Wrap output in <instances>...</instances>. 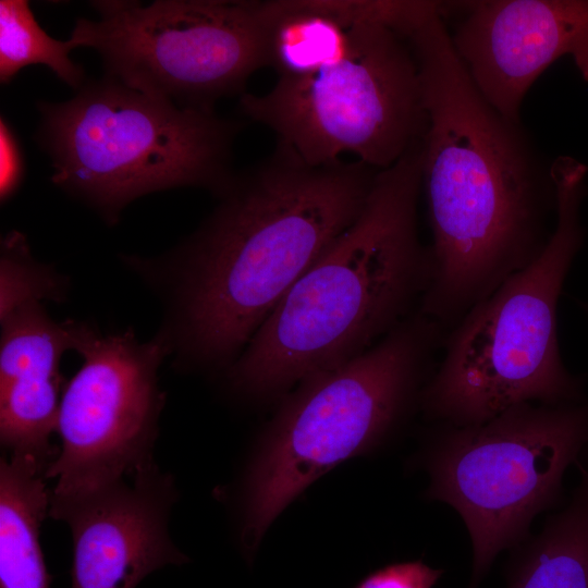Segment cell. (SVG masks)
I'll return each mask as SVG.
<instances>
[{
	"mask_svg": "<svg viewBox=\"0 0 588 588\" xmlns=\"http://www.w3.org/2000/svg\"><path fill=\"white\" fill-rule=\"evenodd\" d=\"M175 499L173 479L150 460L118 482L50 511L71 528V588H136L161 567L187 563L168 530Z\"/></svg>",
	"mask_w": 588,
	"mask_h": 588,
	"instance_id": "12",
	"label": "cell"
},
{
	"mask_svg": "<svg viewBox=\"0 0 588 588\" xmlns=\"http://www.w3.org/2000/svg\"><path fill=\"white\" fill-rule=\"evenodd\" d=\"M78 322H56L39 302L1 319L0 438L9 452L51 464L50 436L60 409V362L74 350Z\"/></svg>",
	"mask_w": 588,
	"mask_h": 588,
	"instance_id": "13",
	"label": "cell"
},
{
	"mask_svg": "<svg viewBox=\"0 0 588 588\" xmlns=\"http://www.w3.org/2000/svg\"><path fill=\"white\" fill-rule=\"evenodd\" d=\"M48 465L10 452L0 462V588H50L40 526L50 509Z\"/></svg>",
	"mask_w": 588,
	"mask_h": 588,
	"instance_id": "14",
	"label": "cell"
},
{
	"mask_svg": "<svg viewBox=\"0 0 588 588\" xmlns=\"http://www.w3.org/2000/svg\"><path fill=\"white\" fill-rule=\"evenodd\" d=\"M439 8L408 37L427 118L421 187L432 233L419 311L452 329L540 256L554 230L556 192L552 162L522 122L506 119L478 90Z\"/></svg>",
	"mask_w": 588,
	"mask_h": 588,
	"instance_id": "1",
	"label": "cell"
},
{
	"mask_svg": "<svg viewBox=\"0 0 588 588\" xmlns=\"http://www.w3.org/2000/svg\"><path fill=\"white\" fill-rule=\"evenodd\" d=\"M37 107L36 138L51 181L109 223L140 196L187 186L216 195L234 173L242 125L215 111L183 108L106 75L68 101Z\"/></svg>",
	"mask_w": 588,
	"mask_h": 588,
	"instance_id": "6",
	"label": "cell"
},
{
	"mask_svg": "<svg viewBox=\"0 0 588 588\" xmlns=\"http://www.w3.org/2000/svg\"><path fill=\"white\" fill-rule=\"evenodd\" d=\"M441 328L420 311L380 342L289 392L261 432L241 490V543L253 558L266 530L308 486L380 446L421 393Z\"/></svg>",
	"mask_w": 588,
	"mask_h": 588,
	"instance_id": "5",
	"label": "cell"
},
{
	"mask_svg": "<svg viewBox=\"0 0 588 588\" xmlns=\"http://www.w3.org/2000/svg\"><path fill=\"white\" fill-rule=\"evenodd\" d=\"M385 13L384 0H360L340 52L309 73L278 77L264 95L244 93L242 113L311 166L344 152L377 170L393 166L422 139L427 118L413 47Z\"/></svg>",
	"mask_w": 588,
	"mask_h": 588,
	"instance_id": "7",
	"label": "cell"
},
{
	"mask_svg": "<svg viewBox=\"0 0 588 588\" xmlns=\"http://www.w3.org/2000/svg\"><path fill=\"white\" fill-rule=\"evenodd\" d=\"M585 306V310L588 313V305H584Z\"/></svg>",
	"mask_w": 588,
	"mask_h": 588,
	"instance_id": "20",
	"label": "cell"
},
{
	"mask_svg": "<svg viewBox=\"0 0 588 588\" xmlns=\"http://www.w3.org/2000/svg\"><path fill=\"white\" fill-rule=\"evenodd\" d=\"M0 197L5 201L19 188L24 169L19 144L3 118L0 122Z\"/></svg>",
	"mask_w": 588,
	"mask_h": 588,
	"instance_id": "19",
	"label": "cell"
},
{
	"mask_svg": "<svg viewBox=\"0 0 588 588\" xmlns=\"http://www.w3.org/2000/svg\"><path fill=\"white\" fill-rule=\"evenodd\" d=\"M442 575L420 560L402 562L371 573L355 588H433Z\"/></svg>",
	"mask_w": 588,
	"mask_h": 588,
	"instance_id": "18",
	"label": "cell"
},
{
	"mask_svg": "<svg viewBox=\"0 0 588 588\" xmlns=\"http://www.w3.org/2000/svg\"><path fill=\"white\" fill-rule=\"evenodd\" d=\"M556 222L546 248L476 304L444 341V356L419 405L440 424L483 422L523 404L584 401L580 378L561 358L558 301L581 247L580 205L588 168L560 156L551 166Z\"/></svg>",
	"mask_w": 588,
	"mask_h": 588,
	"instance_id": "4",
	"label": "cell"
},
{
	"mask_svg": "<svg viewBox=\"0 0 588 588\" xmlns=\"http://www.w3.org/2000/svg\"><path fill=\"white\" fill-rule=\"evenodd\" d=\"M70 39L96 50L105 75L183 108L215 111L267 66L264 1L90 2Z\"/></svg>",
	"mask_w": 588,
	"mask_h": 588,
	"instance_id": "9",
	"label": "cell"
},
{
	"mask_svg": "<svg viewBox=\"0 0 588 588\" xmlns=\"http://www.w3.org/2000/svg\"><path fill=\"white\" fill-rule=\"evenodd\" d=\"M588 451V400L523 403L476 425L440 424L420 462L426 498L452 506L471 541L468 588L493 561L530 537V525L563 499L567 468Z\"/></svg>",
	"mask_w": 588,
	"mask_h": 588,
	"instance_id": "8",
	"label": "cell"
},
{
	"mask_svg": "<svg viewBox=\"0 0 588 588\" xmlns=\"http://www.w3.org/2000/svg\"><path fill=\"white\" fill-rule=\"evenodd\" d=\"M379 170L307 163L278 142L234 172L198 229L162 259L176 363L226 370L274 307L362 212Z\"/></svg>",
	"mask_w": 588,
	"mask_h": 588,
	"instance_id": "2",
	"label": "cell"
},
{
	"mask_svg": "<svg viewBox=\"0 0 588 588\" xmlns=\"http://www.w3.org/2000/svg\"><path fill=\"white\" fill-rule=\"evenodd\" d=\"M453 48L474 84L502 115L522 122L536 79L571 57L588 82V0L441 1Z\"/></svg>",
	"mask_w": 588,
	"mask_h": 588,
	"instance_id": "11",
	"label": "cell"
},
{
	"mask_svg": "<svg viewBox=\"0 0 588 588\" xmlns=\"http://www.w3.org/2000/svg\"><path fill=\"white\" fill-rule=\"evenodd\" d=\"M74 350L83 364L61 395V450L46 473L57 480L49 511L102 490L152 460L163 405L157 373L171 353L162 334L143 343L132 331L103 335L83 323Z\"/></svg>",
	"mask_w": 588,
	"mask_h": 588,
	"instance_id": "10",
	"label": "cell"
},
{
	"mask_svg": "<svg viewBox=\"0 0 588 588\" xmlns=\"http://www.w3.org/2000/svg\"><path fill=\"white\" fill-rule=\"evenodd\" d=\"M0 284L1 319L27 303L64 299L68 285L63 275L34 259L24 234L17 231L1 241Z\"/></svg>",
	"mask_w": 588,
	"mask_h": 588,
	"instance_id": "17",
	"label": "cell"
},
{
	"mask_svg": "<svg viewBox=\"0 0 588 588\" xmlns=\"http://www.w3.org/2000/svg\"><path fill=\"white\" fill-rule=\"evenodd\" d=\"M422 139L379 170L356 220L293 284L225 370L247 399L286 395L363 354L402 323L431 277L418 236Z\"/></svg>",
	"mask_w": 588,
	"mask_h": 588,
	"instance_id": "3",
	"label": "cell"
},
{
	"mask_svg": "<svg viewBox=\"0 0 588 588\" xmlns=\"http://www.w3.org/2000/svg\"><path fill=\"white\" fill-rule=\"evenodd\" d=\"M576 466L580 477L568 503L510 550L505 588H588V462Z\"/></svg>",
	"mask_w": 588,
	"mask_h": 588,
	"instance_id": "15",
	"label": "cell"
},
{
	"mask_svg": "<svg viewBox=\"0 0 588 588\" xmlns=\"http://www.w3.org/2000/svg\"><path fill=\"white\" fill-rule=\"evenodd\" d=\"M77 48L69 38L59 40L48 35L36 21L28 1H0V82L9 84L19 72L41 64L73 89L85 84L82 65L70 59Z\"/></svg>",
	"mask_w": 588,
	"mask_h": 588,
	"instance_id": "16",
	"label": "cell"
}]
</instances>
